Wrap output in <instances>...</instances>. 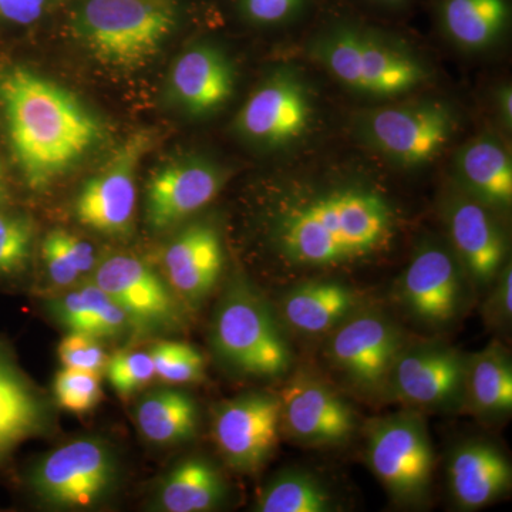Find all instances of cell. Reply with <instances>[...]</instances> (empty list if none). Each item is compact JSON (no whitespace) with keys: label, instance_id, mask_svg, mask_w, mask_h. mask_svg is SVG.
<instances>
[{"label":"cell","instance_id":"obj_18","mask_svg":"<svg viewBox=\"0 0 512 512\" xmlns=\"http://www.w3.org/2000/svg\"><path fill=\"white\" fill-rule=\"evenodd\" d=\"M238 77L237 62L224 45L200 40L175 59L168 96L190 119H211L234 100Z\"/></svg>","mask_w":512,"mask_h":512},{"label":"cell","instance_id":"obj_36","mask_svg":"<svg viewBox=\"0 0 512 512\" xmlns=\"http://www.w3.org/2000/svg\"><path fill=\"white\" fill-rule=\"evenodd\" d=\"M59 357L63 367L97 373L106 370L109 355L101 340L82 332H69L59 345Z\"/></svg>","mask_w":512,"mask_h":512},{"label":"cell","instance_id":"obj_28","mask_svg":"<svg viewBox=\"0 0 512 512\" xmlns=\"http://www.w3.org/2000/svg\"><path fill=\"white\" fill-rule=\"evenodd\" d=\"M464 404L480 416H500L512 409V366L501 343H490L467 359Z\"/></svg>","mask_w":512,"mask_h":512},{"label":"cell","instance_id":"obj_12","mask_svg":"<svg viewBox=\"0 0 512 512\" xmlns=\"http://www.w3.org/2000/svg\"><path fill=\"white\" fill-rule=\"evenodd\" d=\"M94 284L123 309L131 328L168 332L184 325L183 301L165 279L136 256H107L96 266Z\"/></svg>","mask_w":512,"mask_h":512},{"label":"cell","instance_id":"obj_1","mask_svg":"<svg viewBox=\"0 0 512 512\" xmlns=\"http://www.w3.org/2000/svg\"><path fill=\"white\" fill-rule=\"evenodd\" d=\"M258 200L259 245L288 281L382 262L412 227L393 173L349 143L278 163Z\"/></svg>","mask_w":512,"mask_h":512},{"label":"cell","instance_id":"obj_25","mask_svg":"<svg viewBox=\"0 0 512 512\" xmlns=\"http://www.w3.org/2000/svg\"><path fill=\"white\" fill-rule=\"evenodd\" d=\"M359 296L350 286L328 276L296 282L281 301L282 319L302 335H329L359 309Z\"/></svg>","mask_w":512,"mask_h":512},{"label":"cell","instance_id":"obj_11","mask_svg":"<svg viewBox=\"0 0 512 512\" xmlns=\"http://www.w3.org/2000/svg\"><path fill=\"white\" fill-rule=\"evenodd\" d=\"M439 211L444 238L466 278L478 288L493 285L508 262L503 218L450 180L444 181L441 188Z\"/></svg>","mask_w":512,"mask_h":512},{"label":"cell","instance_id":"obj_31","mask_svg":"<svg viewBox=\"0 0 512 512\" xmlns=\"http://www.w3.org/2000/svg\"><path fill=\"white\" fill-rule=\"evenodd\" d=\"M259 512H329L332 494L318 478L302 471H282L262 488L256 500Z\"/></svg>","mask_w":512,"mask_h":512},{"label":"cell","instance_id":"obj_6","mask_svg":"<svg viewBox=\"0 0 512 512\" xmlns=\"http://www.w3.org/2000/svg\"><path fill=\"white\" fill-rule=\"evenodd\" d=\"M183 16L178 0H84L73 29L103 66L138 70L153 62Z\"/></svg>","mask_w":512,"mask_h":512},{"label":"cell","instance_id":"obj_35","mask_svg":"<svg viewBox=\"0 0 512 512\" xmlns=\"http://www.w3.org/2000/svg\"><path fill=\"white\" fill-rule=\"evenodd\" d=\"M104 373L121 396L136 393L156 376L153 359L146 352L116 353L109 357Z\"/></svg>","mask_w":512,"mask_h":512},{"label":"cell","instance_id":"obj_13","mask_svg":"<svg viewBox=\"0 0 512 512\" xmlns=\"http://www.w3.org/2000/svg\"><path fill=\"white\" fill-rule=\"evenodd\" d=\"M431 30L450 55L493 62L510 46L512 0H427Z\"/></svg>","mask_w":512,"mask_h":512},{"label":"cell","instance_id":"obj_17","mask_svg":"<svg viewBox=\"0 0 512 512\" xmlns=\"http://www.w3.org/2000/svg\"><path fill=\"white\" fill-rule=\"evenodd\" d=\"M231 171L215 158L188 154L151 175L146 188V220L163 231L210 205L224 190Z\"/></svg>","mask_w":512,"mask_h":512},{"label":"cell","instance_id":"obj_27","mask_svg":"<svg viewBox=\"0 0 512 512\" xmlns=\"http://www.w3.org/2000/svg\"><path fill=\"white\" fill-rule=\"evenodd\" d=\"M49 306L57 322L70 332L104 340L120 338L131 328L123 309L94 282L64 293Z\"/></svg>","mask_w":512,"mask_h":512},{"label":"cell","instance_id":"obj_20","mask_svg":"<svg viewBox=\"0 0 512 512\" xmlns=\"http://www.w3.org/2000/svg\"><path fill=\"white\" fill-rule=\"evenodd\" d=\"M446 163L447 180L498 217L507 218L512 207L510 141L484 124L450 151Z\"/></svg>","mask_w":512,"mask_h":512},{"label":"cell","instance_id":"obj_16","mask_svg":"<svg viewBox=\"0 0 512 512\" xmlns=\"http://www.w3.org/2000/svg\"><path fill=\"white\" fill-rule=\"evenodd\" d=\"M281 430L279 396L261 392L220 404L212 423L215 444L225 463L244 474L255 473L268 463Z\"/></svg>","mask_w":512,"mask_h":512},{"label":"cell","instance_id":"obj_37","mask_svg":"<svg viewBox=\"0 0 512 512\" xmlns=\"http://www.w3.org/2000/svg\"><path fill=\"white\" fill-rule=\"evenodd\" d=\"M484 124L494 128L511 143L512 134V84L507 77L488 83L483 93Z\"/></svg>","mask_w":512,"mask_h":512},{"label":"cell","instance_id":"obj_3","mask_svg":"<svg viewBox=\"0 0 512 512\" xmlns=\"http://www.w3.org/2000/svg\"><path fill=\"white\" fill-rule=\"evenodd\" d=\"M0 113L23 180L43 190L92 153L101 127L76 96L28 67L0 70Z\"/></svg>","mask_w":512,"mask_h":512},{"label":"cell","instance_id":"obj_33","mask_svg":"<svg viewBox=\"0 0 512 512\" xmlns=\"http://www.w3.org/2000/svg\"><path fill=\"white\" fill-rule=\"evenodd\" d=\"M158 379L168 383L201 382L205 375L204 357L183 342L161 340L150 348Z\"/></svg>","mask_w":512,"mask_h":512},{"label":"cell","instance_id":"obj_24","mask_svg":"<svg viewBox=\"0 0 512 512\" xmlns=\"http://www.w3.org/2000/svg\"><path fill=\"white\" fill-rule=\"evenodd\" d=\"M447 478L457 507L476 511L493 504L510 490L511 464L494 444L483 440L467 441L451 454Z\"/></svg>","mask_w":512,"mask_h":512},{"label":"cell","instance_id":"obj_42","mask_svg":"<svg viewBox=\"0 0 512 512\" xmlns=\"http://www.w3.org/2000/svg\"><path fill=\"white\" fill-rule=\"evenodd\" d=\"M12 194H10L8 180H6L5 168L0 161V208L10 207Z\"/></svg>","mask_w":512,"mask_h":512},{"label":"cell","instance_id":"obj_34","mask_svg":"<svg viewBox=\"0 0 512 512\" xmlns=\"http://www.w3.org/2000/svg\"><path fill=\"white\" fill-rule=\"evenodd\" d=\"M55 397L67 412H92L101 400L100 375L84 370L63 367L55 379Z\"/></svg>","mask_w":512,"mask_h":512},{"label":"cell","instance_id":"obj_19","mask_svg":"<svg viewBox=\"0 0 512 512\" xmlns=\"http://www.w3.org/2000/svg\"><path fill=\"white\" fill-rule=\"evenodd\" d=\"M146 140L131 138L83 185L74 204V214L83 227L111 238L131 234L136 215V171Z\"/></svg>","mask_w":512,"mask_h":512},{"label":"cell","instance_id":"obj_5","mask_svg":"<svg viewBox=\"0 0 512 512\" xmlns=\"http://www.w3.org/2000/svg\"><path fill=\"white\" fill-rule=\"evenodd\" d=\"M470 114L443 87L404 99L350 107L342 120L349 144L393 174H419L443 161L468 134Z\"/></svg>","mask_w":512,"mask_h":512},{"label":"cell","instance_id":"obj_14","mask_svg":"<svg viewBox=\"0 0 512 512\" xmlns=\"http://www.w3.org/2000/svg\"><path fill=\"white\" fill-rule=\"evenodd\" d=\"M464 278L466 274L446 238L424 235L414 245L400 278V301L419 322L447 325L460 313Z\"/></svg>","mask_w":512,"mask_h":512},{"label":"cell","instance_id":"obj_32","mask_svg":"<svg viewBox=\"0 0 512 512\" xmlns=\"http://www.w3.org/2000/svg\"><path fill=\"white\" fill-rule=\"evenodd\" d=\"M35 244V224L29 215L0 208V281L25 274Z\"/></svg>","mask_w":512,"mask_h":512},{"label":"cell","instance_id":"obj_23","mask_svg":"<svg viewBox=\"0 0 512 512\" xmlns=\"http://www.w3.org/2000/svg\"><path fill=\"white\" fill-rule=\"evenodd\" d=\"M52 427L46 396L23 372L15 352L0 338V470L25 441Z\"/></svg>","mask_w":512,"mask_h":512},{"label":"cell","instance_id":"obj_7","mask_svg":"<svg viewBox=\"0 0 512 512\" xmlns=\"http://www.w3.org/2000/svg\"><path fill=\"white\" fill-rule=\"evenodd\" d=\"M211 342L218 359L237 375L275 379L291 370V345L275 313L242 276L228 285L215 309Z\"/></svg>","mask_w":512,"mask_h":512},{"label":"cell","instance_id":"obj_8","mask_svg":"<svg viewBox=\"0 0 512 512\" xmlns=\"http://www.w3.org/2000/svg\"><path fill=\"white\" fill-rule=\"evenodd\" d=\"M119 461L100 439L69 441L36 461L28 487L40 503L57 510H87L106 501L119 483Z\"/></svg>","mask_w":512,"mask_h":512},{"label":"cell","instance_id":"obj_22","mask_svg":"<svg viewBox=\"0 0 512 512\" xmlns=\"http://www.w3.org/2000/svg\"><path fill=\"white\" fill-rule=\"evenodd\" d=\"M165 281L178 298L190 305L204 301L225 265L220 228L211 221H197L181 229L167 245L163 258Z\"/></svg>","mask_w":512,"mask_h":512},{"label":"cell","instance_id":"obj_9","mask_svg":"<svg viewBox=\"0 0 512 512\" xmlns=\"http://www.w3.org/2000/svg\"><path fill=\"white\" fill-rule=\"evenodd\" d=\"M365 450L370 470L394 501L417 504L426 500L434 453L426 423L416 410L369 424Z\"/></svg>","mask_w":512,"mask_h":512},{"label":"cell","instance_id":"obj_41","mask_svg":"<svg viewBox=\"0 0 512 512\" xmlns=\"http://www.w3.org/2000/svg\"><path fill=\"white\" fill-rule=\"evenodd\" d=\"M46 0H0V19L28 26L42 18Z\"/></svg>","mask_w":512,"mask_h":512},{"label":"cell","instance_id":"obj_4","mask_svg":"<svg viewBox=\"0 0 512 512\" xmlns=\"http://www.w3.org/2000/svg\"><path fill=\"white\" fill-rule=\"evenodd\" d=\"M328 84L293 52L269 64L231 123L232 136L256 156L284 163L329 140Z\"/></svg>","mask_w":512,"mask_h":512},{"label":"cell","instance_id":"obj_21","mask_svg":"<svg viewBox=\"0 0 512 512\" xmlns=\"http://www.w3.org/2000/svg\"><path fill=\"white\" fill-rule=\"evenodd\" d=\"M282 429L305 446L329 447L348 443L355 433L352 406L329 384L309 375H296L278 394Z\"/></svg>","mask_w":512,"mask_h":512},{"label":"cell","instance_id":"obj_40","mask_svg":"<svg viewBox=\"0 0 512 512\" xmlns=\"http://www.w3.org/2000/svg\"><path fill=\"white\" fill-rule=\"evenodd\" d=\"M493 295L487 303V313L495 323L510 322L512 315V269L511 262L503 266L495 278Z\"/></svg>","mask_w":512,"mask_h":512},{"label":"cell","instance_id":"obj_15","mask_svg":"<svg viewBox=\"0 0 512 512\" xmlns=\"http://www.w3.org/2000/svg\"><path fill=\"white\" fill-rule=\"evenodd\" d=\"M467 359L439 342L403 346L394 360L389 390L413 410H451L464 404Z\"/></svg>","mask_w":512,"mask_h":512},{"label":"cell","instance_id":"obj_26","mask_svg":"<svg viewBox=\"0 0 512 512\" xmlns=\"http://www.w3.org/2000/svg\"><path fill=\"white\" fill-rule=\"evenodd\" d=\"M227 497V485L218 468L201 457L185 458L164 477L156 507L165 512H204Z\"/></svg>","mask_w":512,"mask_h":512},{"label":"cell","instance_id":"obj_29","mask_svg":"<svg viewBox=\"0 0 512 512\" xmlns=\"http://www.w3.org/2000/svg\"><path fill=\"white\" fill-rule=\"evenodd\" d=\"M136 421L148 441L161 446L191 440L198 430L200 413L190 394L177 389H160L141 399Z\"/></svg>","mask_w":512,"mask_h":512},{"label":"cell","instance_id":"obj_2","mask_svg":"<svg viewBox=\"0 0 512 512\" xmlns=\"http://www.w3.org/2000/svg\"><path fill=\"white\" fill-rule=\"evenodd\" d=\"M293 46L353 107L443 87L439 64L403 25L369 18L338 0H325Z\"/></svg>","mask_w":512,"mask_h":512},{"label":"cell","instance_id":"obj_38","mask_svg":"<svg viewBox=\"0 0 512 512\" xmlns=\"http://www.w3.org/2000/svg\"><path fill=\"white\" fill-rule=\"evenodd\" d=\"M42 258L50 281L59 288L73 285L83 275L64 245L62 229H55L43 239Z\"/></svg>","mask_w":512,"mask_h":512},{"label":"cell","instance_id":"obj_10","mask_svg":"<svg viewBox=\"0 0 512 512\" xmlns=\"http://www.w3.org/2000/svg\"><path fill=\"white\" fill-rule=\"evenodd\" d=\"M329 335L326 356L343 380L367 397L387 394L394 360L404 346L399 326L380 311L357 309Z\"/></svg>","mask_w":512,"mask_h":512},{"label":"cell","instance_id":"obj_30","mask_svg":"<svg viewBox=\"0 0 512 512\" xmlns=\"http://www.w3.org/2000/svg\"><path fill=\"white\" fill-rule=\"evenodd\" d=\"M325 0H229L235 18L255 32L295 40L311 25Z\"/></svg>","mask_w":512,"mask_h":512},{"label":"cell","instance_id":"obj_39","mask_svg":"<svg viewBox=\"0 0 512 512\" xmlns=\"http://www.w3.org/2000/svg\"><path fill=\"white\" fill-rule=\"evenodd\" d=\"M338 2L369 18L403 25L404 20L416 12L421 0H338Z\"/></svg>","mask_w":512,"mask_h":512}]
</instances>
